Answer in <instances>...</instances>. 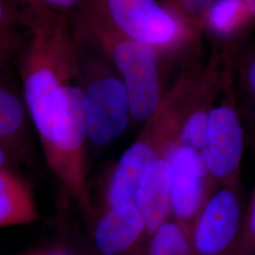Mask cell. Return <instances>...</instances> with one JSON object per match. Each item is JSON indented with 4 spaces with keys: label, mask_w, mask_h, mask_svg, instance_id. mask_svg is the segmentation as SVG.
Wrapping results in <instances>:
<instances>
[{
    "label": "cell",
    "mask_w": 255,
    "mask_h": 255,
    "mask_svg": "<svg viewBox=\"0 0 255 255\" xmlns=\"http://www.w3.org/2000/svg\"><path fill=\"white\" fill-rule=\"evenodd\" d=\"M4 0H0V55L6 57L14 45L13 14Z\"/></svg>",
    "instance_id": "17"
},
{
    "label": "cell",
    "mask_w": 255,
    "mask_h": 255,
    "mask_svg": "<svg viewBox=\"0 0 255 255\" xmlns=\"http://www.w3.org/2000/svg\"><path fill=\"white\" fill-rule=\"evenodd\" d=\"M78 9L88 10L119 33L153 46L166 68L192 60V48L199 44L157 0H83Z\"/></svg>",
    "instance_id": "5"
},
{
    "label": "cell",
    "mask_w": 255,
    "mask_h": 255,
    "mask_svg": "<svg viewBox=\"0 0 255 255\" xmlns=\"http://www.w3.org/2000/svg\"><path fill=\"white\" fill-rule=\"evenodd\" d=\"M39 138L46 163L65 194L89 211L85 146L88 134L81 78L64 88L49 127Z\"/></svg>",
    "instance_id": "3"
},
{
    "label": "cell",
    "mask_w": 255,
    "mask_h": 255,
    "mask_svg": "<svg viewBox=\"0 0 255 255\" xmlns=\"http://www.w3.org/2000/svg\"><path fill=\"white\" fill-rule=\"evenodd\" d=\"M244 212L236 186L211 193L194 221V255H252L243 236Z\"/></svg>",
    "instance_id": "6"
},
{
    "label": "cell",
    "mask_w": 255,
    "mask_h": 255,
    "mask_svg": "<svg viewBox=\"0 0 255 255\" xmlns=\"http://www.w3.org/2000/svg\"><path fill=\"white\" fill-rule=\"evenodd\" d=\"M27 108L18 96L0 85V147L7 153L19 140L26 124Z\"/></svg>",
    "instance_id": "15"
},
{
    "label": "cell",
    "mask_w": 255,
    "mask_h": 255,
    "mask_svg": "<svg viewBox=\"0 0 255 255\" xmlns=\"http://www.w3.org/2000/svg\"><path fill=\"white\" fill-rule=\"evenodd\" d=\"M37 219L32 192L20 177L0 190V227L29 224Z\"/></svg>",
    "instance_id": "13"
},
{
    "label": "cell",
    "mask_w": 255,
    "mask_h": 255,
    "mask_svg": "<svg viewBox=\"0 0 255 255\" xmlns=\"http://www.w3.org/2000/svg\"><path fill=\"white\" fill-rule=\"evenodd\" d=\"M165 159L172 166L171 215L191 231L198 214L213 192L212 183L201 176L189 148L178 146Z\"/></svg>",
    "instance_id": "8"
},
{
    "label": "cell",
    "mask_w": 255,
    "mask_h": 255,
    "mask_svg": "<svg viewBox=\"0 0 255 255\" xmlns=\"http://www.w3.org/2000/svg\"><path fill=\"white\" fill-rule=\"evenodd\" d=\"M172 166L160 158L146 168L137 188L134 204L145 221V241L171 215Z\"/></svg>",
    "instance_id": "11"
},
{
    "label": "cell",
    "mask_w": 255,
    "mask_h": 255,
    "mask_svg": "<svg viewBox=\"0 0 255 255\" xmlns=\"http://www.w3.org/2000/svg\"><path fill=\"white\" fill-rule=\"evenodd\" d=\"M146 247L130 250L134 255H194L191 231L175 219H167L146 239Z\"/></svg>",
    "instance_id": "14"
},
{
    "label": "cell",
    "mask_w": 255,
    "mask_h": 255,
    "mask_svg": "<svg viewBox=\"0 0 255 255\" xmlns=\"http://www.w3.org/2000/svg\"><path fill=\"white\" fill-rule=\"evenodd\" d=\"M5 59V57L4 56H2V55H0V69H1V66H2V62H3V60Z\"/></svg>",
    "instance_id": "24"
},
{
    "label": "cell",
    "mask_w": 255,
    "mask_h": 255,
    "mask_svg": "<svg viewBox=\"0 0 255 255\" xmlns=\"http://www.w3.org/2000/svg\"><path fill=\"white\" fill-rule=\"evenodd\" d=\"M74 30L89 38L119 74L127 89L130 118L146 122L164 97V58L153 46L125 36L85 9L68 15Z\"/></svg>",
    "instance_id": "2"
},
{
    "label": "cell",
    "mask_w": 255,
    "mask_h": 255,
    "mask_svg": "<svg viewBox=\"0 0 255 255\" xmlns=\"http://www.w3.org/2000/svg\"><path fill=\"white\" fill-rule=\"evenodd\" d=\"M160 158L159 149L146 135L140 133L116 164L107 188L105 210L134 202L142 176Z\"/></svg>",
    "instance_id": "10"
},
{
    "label": "cell",
    "mask_w": 255,
    "mask_h": 255,
    "mask_svg": "<svg viewBox=\"0 0 255 255\" xmlns=\"http://www.w3.org/2000/svg\"><path fill=\"white\" fill-rule=\"evenodd\" d=\"M243 1L246 4L248 9H250V11L255 15V0H243Z\"/></svg>",
    "instance_id": "23"
},
{
    "label": "cell",
    "mask_w": 255,
    "mask_h": 255,
    "mask_svg": "<svg viewBox=\"0 0 255 255\" xmlns=\"http://www.w3.org/2000/svg\"><path fill=\"white\" fill-rule=\"evenodd\" d=\"M46 6L56 13L70 15L82 5L83 0H42Z\"/></svg>",
    "instance_id": "20"
},
{
    "label": "cell",
    "mask_w": 255,
    "mask_h": 255,
    "mask_svg": "<svg viewBox=\"0 0 255 255\" xmlns=\"http://www.w3.org/2000/svg\"><path fill=\"white\" fill-rule=\"evenodd\" d=\"M145 234V221L134 202L105 210L98 220L93 240L101 255H123L138 245Z\"/></svg>",
    "instance_id": "9"
},
{
    "label": "cell",
    "mask_w": 255,
    "mask_h": 255,
    "mask_svg": "<svg viewBox=\"0 0 255 255\" xmlns=\"http://www.w3.org/2000/svg\"><path fill=\"white\" fill-rule=\"evenodd\" d=\"M233 77L230 67L222 87V100L218 104L215 101L208 118L207 142L213 191L216 184L219 187L237 186L244 154V128L233 88Z\"/></svg>",
    "instance_id": "7"
},
{
    "label": "cell",
    "mask_w": 255,
    "mask_h": 255,
    "mask_svg": "<svg viewBox=\"0 0 255 255\" xmlns=\"http://www.w3.org/2000/svg\"><path fill=\"white\" fill-rule=\"evenodd\" d=\"M216 0H165V8L180 21L189 35L199 42L205 15Z\"/></svg>",
    "instance_id": "16"
},
{
    "label": "cell",
    "mask_w": 255,
    "mask_h": 255,
    "mask_svg": "<svg viewBox=\"0 0 255 255\" xmlns=\"http://www.w3.org/2000/svg\"><path fill=\"white\" fill-rule=\"evenodd\" d=\"M74 32L78 44L88 141L95 146H107L125 132L131 119L127 89L94 42Z\"/></svg>",
    "instance_id": "4"
},
{
    "label": "cell",
    "mask_w": 255,
    "mask_h": 255,
    "mask_svg": "<svg viewBox=\"0 0 255 255\" xmlns=\"http://www.w3.org/2000/svg\"><path fill=\"white\" fill-rule=\"evenodd\" d=\"M27 8V19L43 20L52 17L56 12L49 9L42 0H15Z\"/></svg>",
    "instance_id": "19"
},
{
    "label": "cell",
    "mask_w": 255,
    "mask_h": 255,
    "mask_svg": "<svg viewBox=\"0 0 255 255\" xmlns=\"http://www.w3.org/2000/svg\"><path fill=\"white\" fill-rule=\"evenodd\" d=\"M7 155L6 152L0 147V171H3L5 169H9L7 165Z\"/></svg>",
    "instance_id": "21"
},
{
    "label": "cell",
    "mask_w": 255,
    "mask_h": 255,
    "mask_svg": "<svg viewBox=\"0 0 255 255\" xmlns=\"http://www.w3.org/2000/svg\"><path fill=\"white\" fill-rule=\"evenodd\" d=\"M255 15L248 9L243 0H216L208 9L203 32L215 40L236 45L238 37L255 25Z\"/></svg>",
    "instance_id": "12"
},
{
    "label": "cell",
    "mask_w": 255,
    "mask_h": 255,
    "mask_svg": "<svg viewBox=\"0 0 255 255\" xmlns=\"http://www.w3.org/2000/svg\"><path fill=\"white\" fill-rule=\"evenodd\" d=\"M30 255H69L66 253H64L62 250H54V251H48V252H40V253H35Z\"/></svg>",
    "instance_id": "22"
},
{
    "label": "cell",
    "mask_w": 255,
    "mask_h": 255,
    "mask_svg": "<svg viewBox=\"0 0 255 255\" xmlns=\"http://www.w3.org/2000/svg\"><path fill=\"white\" fill-rule=\"evenodd\" d=\"M239 77L240 82L247 94L255 100V50L249 49L246 53L239 57Z\"/></svg>",
    "instance_id": "18"
},
{
    "label": "cell",
    "mask_w": 255,
    "mask_h": 255,
    "mask_svg": "<svg viewBox=\"0 0 255 255\" xmlns=\"http://www.w3.org/2000/svg\"><path fill=\"white\" fill-rule=\"evenodd\" d=\"M27 22L30 39L22 51L19 72L27 114L40 137L49 127L64 88L81 78L78 44L65 13Z\"/></svg>",
    "instance_id": "1"
}]
</instances>
